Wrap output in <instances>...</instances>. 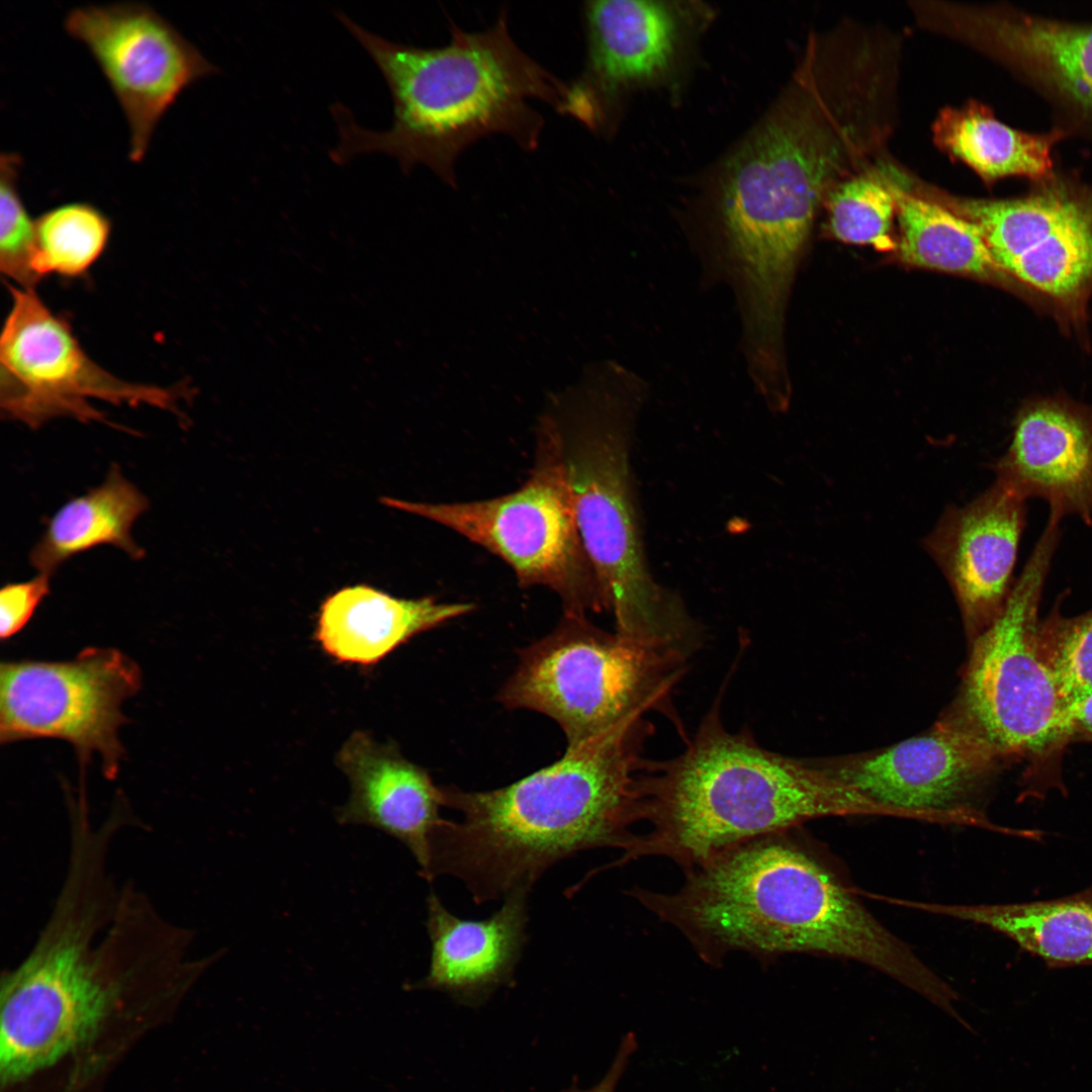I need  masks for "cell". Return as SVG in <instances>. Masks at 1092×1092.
I'll return each instance as SVG.
<instances>
[{
  "label": "cell",
  "instance_id": "cell-29",
  "mask_svg": "<svg viewBox=\"0 0 1092 1092\" xmlns=\"http://www.w3.org/2000/svg\"><path fill=\"white\" fill-rule=\"evenodd\" d=\"M1037 647L1066 708L1092 693V610L1076 617L1054 612L1038 623Z\"/></svg>",
  "mask_w": 1092,
  "mask_h": 1092
},
{
  "label": "cell",
  "instance_id": "cell-23",
  "mask_svg": "<svg viewBox=\"0 0 1092 1092\" xmlns=\"http://www.w3.org/2000/svg\"><path fill=\"white\" fill-rule=\"evenodd\" d=\"M932 134L942 152L970 167L988 187L1007 178L1030 183L1051 178L1060 165L1054 150L1068 139L1053 126L1043 132L1009 126L977 100L940 110Z\"/></svg>",
  "mask_w": 1092,
  "mask_h": 1092
},
{
  "label": "cell",
  "instance_id": "cell-5",
  "mask_svg": "<svg viewBox=\"0 0 1092 1092\" xmlns=\"http://www.w3.org/2000/svg\"><path fill=\"white\" fill-rule=\"evenodd\" d=\"M636 789L639 820L650 828L636 834L614 866L660 855L687 871L724 850L815 818L911 817L838 781L820 761L768 750L747 729L727 730L719 702L679 754L644 759Z\"/></svg>",
  "mask_w": 1092,
  "mask_h": 1092
},
{
  "label": "cell",
  "instance_id": "cell-3",
  "mask_svg": "<svg viewBox=\"0 0 1092 1092\" xmlns=\"http://www.w3.org/2000/svg\"><path fill=\"white\" fill-rule=\"evenodd\" d=\"M338 17L383 75L393 120L387 130H369L343 105L333 106L339 130V143L330 152L335 163L380 152L396 159L404 173L424 165L456 187V162L475 142L505 134L523 150L534 151L545 120L532 102H545L561 112L568 83L517 44L506 10L481 31L452 22L449 42L439 48L392 42L342 12Z\"/></svg>",
  "mask_w": 1092,
  "mask_h": 1092
},
{
  "label": "cell",
  "instance_id": "cell-11",
  "mask_svg": "<svg viewBox=\"0 0 1092 1092\" xmlns=\"http://www.w3.org/2000/svg\"><path fill=\"white\" fill-rule=\"evenodd\" d=\"M127 981L117 957L74 931L38 934L1 983L0 1074L21 1080L94 1034Z\"/></svg>",
  "mask_w": 1092,
  "mask_h": 1092
},
{
  "label": "cell",
  "instance_id": "cell-22",
  "mask_svg": "<svg viewBox=\"0 0 1092 1092\" xmlns=\"http://www.w3.org/2000/svg\"><path fill=\"white\" fill-rule=\"evenodd\" d=\"M474 608L471 603L401 599L366 584L351 585L324 601L314 637L339 662L373 665L412 637Z\"/></svg>",
  "mask_w": 1092,
  "mask_h": 1092
},
{
  "label": "cell",
  "instance_id": "cell-1",
  "mask_svg": "<svg viewBox=\"0 0 1092 1092\" xmlns=\"http://www.w3.org/2000/svg\"><path fill=\"white\" fill-rule=\"evenodd\" d=\"M798 81L729 161L715 232L698 251L706 274L734 294L742 345L759 354L785 344L787 303L819 205L878 149L876 122L855 93Z\"/></svg>",
  "mask_w": 1092,
  "mask_h": 1092
},
{
  "label": "cell",
  "instance_id": "cell-8",
  "mask_svg": "<svg viewBox=\"0 0 1092 1092\" xmlns=\"http://www.w3.org/2000/svg\"><path fill=\"white\" fill-rule=\"evenodd\" d=\"M1059 524L1049 519L1001 613L975 638L958 699L945 718L996 760L1043 753L1070 737L1066 705L1036 639Z\"/></svg>",
  "mask_w": 1092,
  "mask_h": 1092
},
{
  "label": "cell",
  "instance_id": "cell-16",
  "mask_svg": "<svg viewBox=\"0 0 1092 1092\" xmlns=\"http://www.w3.org/2000/svg\"><path fill=\"white\" fill-rule=\"evenodd\" d=\"M996 759L975 738L943 719L928 732L895 745L820 761L838 781L871 800L916 815L919 820L957 823L1009 833L965 806Z\"/></svg>",
  "mask_w": 1092,
  "mask_h": 1092
},
{
  "label": "cell",
  "instance_id": "cell-17",
  "mask_svg": "<svg viewBox=\"0 0 1092 1092\" xmlns=\"http://www.w3.org/2000/svg\"><path fill=\"white\" fill-rule=\"evenodd\" d=\"M1025 517V499L995 480L964 507H947L923 540L974 639L999 616L1013 587Z\"/></svg>",
  "mask_w": 1092,
  "mask_h": 1092
},
{
  "label": "cell",
  "instance_id": "cell-33",
  "mask_svg": "<svg viewBox=\"0 0 1092 1092\" xmlns=\"http://www.w3.org/2000/svg\"><path fill=\"white\" fill-rule=\"evenodd\" d=\"M1067 720L1070 737L1092 738V693L1067 708Z\"/></svg>",
  "mask_w": 1092,
  "mask_h": 1092
},
{
  "label": "cell",
  "instance_id": "cell-18",
  "mask_svg": "<svg viewBox=\"0 0 1092 1092\" xmlns=\"http://www.w3.org/2000/svg\"><path fill=\"white\" fill-rule=\"evenodd\" d=\"M994 469L995 480L1023 499H1044L1050 518L1076 515L1091 525L1092 405L1061 392L1026 398Z\"/></svg>",
  "mask_w": 1092,
  "mask_h": 1092
},
{
  "label": "cell",
  "instance_id": "cell-30",
  "mask_svg": "<svg viewBox=\"0 0 1092 1092\" xmlns=\"http://www.w3.org/2000/svg\"><path fill=\"white\" fill-rule=\"evenodd\" d=\"M21 157L0 156V269L18 287L34 289L41 281L33 269L35 219L25 208L18 190Z\"/></svg>",
  "mask_w": 1092,
  "mask_h": 1092
},
{
  "label": "cell",
  "instance_id": "cell-28",
  "mask_svg": "<svg viewBox=\"0 0 1092 1092\" xmlns=\"http://www.w3.org/2000/svg\"><path fill=\"white\" fill-rule=\"evenodd\" d=\"M827 229L837 240L888 251L892 238L896 199L884 163L837 183L826 195Z\"/></svg>",
  "mask_w": 1092,
  "mask_h": 1092
},
{
  "label": "cell",
  "instance_id": "cell-14",
  "mask_svg": "<svg viewBox=\"0 0 1092 1092\" xmlns=\"http://www.w3.org/2000/svg\"><path fill=\"white\" fill-rule=\"evenodd\" d=\"M114 93L129 128V158L140 162L178 96L218 69L166 18L136 2L86 5L65 17Z\"/></svg>",
  "mask_w": 1092,
  "mask_h": 1092
},
{
  "label": "cell",
  "instance_id": "cell-13",
  "mask_svg": "<svg viewBox=\"0 0 1092 1092\" xmlns=\"http://www.w3.org/2000/svg\"><path fill=\"white\" fill-rule=\"evenodd\" d=\"M141 687L139 665L115 648L88 647L68 661H2L0 742L65 740L83 765L98 753L113 779L124 754L121 707Z\"/></svg>",
  "mask_w": 1092,
  "mask_h": 1092
},
{
  "label": "cell",
  "instance_id": "cell-6",
  "mask_svg": "<svg viewBox=\"0 0 1092 1092\" xmlns=\"http://www.w3.org/2000/svg\"><path fill=\"white\" fill-rule=\"evenodd\" d=\"M648 389L634 372L610 364L541 422L556 442L579 535L616 633L690 658L704 643L703 627L649 569L632 475L633 433Z\"/></svg>",
  "mask_w": 1092,
  "mask_h": 1092
},
{
  "label": "cell",
  "instance_id": "cell-31",
  "mask_svg": "<svg viewBox=\"0 0 1092 1092\" xmlns=\"http://www.w3.org/2000/svg\"><path fill=\"white\" fill-rule=\"evenodd\" d=\"M51 590V576L6 583L0 590V637L9 640L25 628Z\"/></svg>",
  "mask_w": 1092,
  "mask_h": 1092
},
{
  "label": "cell",
  "instance_id": "cell-9",
  "mask_svg": "<svg viewBox=\"0 0 1092 1092\" xmlns=\"http://www.w3.org/2000/svg\"><path fill=\"white\" fill-rule=\"evenodd\" d=\"M918 192L976 224L1023 301L1090 348L1092 181L1059 165L1051 178L1006 198L959 197L925 183Z\"/></svg>",
  "mask_w": 1092,
  "mask_h": 1092
},
{
  "label": "cell",
  "instance_id": "cell-2",
  "mask_svg": "<svg viewBox=\"0 0 1092 1092\" xmlns=\"http://www.w3.org/2000/svg\"><path fill=\"white\" fill-rule=\"evenodd\" d=\"M637 713L511 785L484 792L441 787L444 819L430 838L428 882L452 876L476 904L529 893L552 866L599 847L627 851L639 821L637 777L653 726Z\"/></svg>",
  "mask_w": 1092,
  "mask_h": 1092
},
{
  "label": "cell",
  "instance_id": "cell-10",
  "mask_svg": "<svg viewBox=\"0 0 1092 1092\" xmlns=\"http://www.w3.org/2000/svg\"><path fill=\"white\" fill-rule=\"evenodd\" d=\"M381 502L450 529L497 556L520 586L554 592L564 614L608 611L579 535L556 442L541 422L533 466L516 490L469 502Z\"/></svg>",
  "mask_w": 1092,
  "mask_h": 1092
},
{
  "label": "cell",
  "instance_id": "cell-27",
  "mask_svg": "<svg viewBox=\"0 0 1092 1092\" xmlns=\"http://www.w3.org/2000/svg\"><path fill=\"white\" fill-rule=\"evenodd\" d=\"M110 235V219L91 203L68 202L48 209L35 218V274L40 280L50 275H86L104 253Z\"/></svg>",
  "mask_w": 1092,
  "mask_h": 1092
},
{
  "label": "cell",
  "instance_id": "cell-15",
  "mask_svg": "<svg viewBox=\"0 0 1092 1092\" xmlns=\"http://www.w3.org/2000/svg\"><path fill=\"white\" fill-rule=\"evenodd\" d=\"M938 31L992 59L1049 105L1053 127L1092 142V22L1012 6L944 4Z\"/></svg>",
  "mask_w": 1092,
  "mask_h": 1092
},
{
  "label": "cell",
  "instance_id": "cell-20",
  "mask_svg": "<svg viewBox=\"0 0 1092 1092\" xmlns=\"http://www.w3.org/2000/svg\"><path fill=\"white\" fill-rule=\"evenodd\" d=\"M337 763L351 784L348 802L337 810L338 822L371 826L394 837L424 871L431 835L444 820L441 787L394 744L379 743L362 731L346 740Z\"/></svg>",
  "mask_w": 1092,
  "mask_h": 1092
},
{
  "label": "cell",
  "instance_id": "cell-4",
  "mask_svg": "<svg viewBox=\"0 0 1092 1092\" xmlns=\"http://www.w3.org/2000/svg\"><path fill=\"white\" fill-rule=\"evenodd\" d=\"M786 832L724 850L689 869L671 893L630 894L716 965L732 951L823 953L893 975L907 945Z\"/></svg>",
  "mask_w": 1092,
  "mask_h": 1092
},
{
  "label": "cell",
  "instance_id": "cell-19",
  "mask_svg": "<svg viewBox=\"0 0 1092 1092\" xmlns=\"http://www.w3.org/2000/svg\"><path fill=\"white\" fill-rule=\"evenodd\" d=\"M582 10L585 62L580 75L568 82L560 113L599 129L625 88L669 65L676 26L660 2L587 1Z\"/></svg>",
  "mask_w": 1092,
  "mask_h": 1092
},
{
  "label": "cell",
  "instance_id": "cell-26",
  "mask_svg": "<svg viewBox=\"0 0 1092 1092\" xmlns=\"http://www.w3.org/2000/svg\"><path fill=\"white\" fill-rule=\"evenodd\" d=\"M885 172L896 199L898 251L903 262L986 280L1023 300L1021 290L998 266L976 224L906 188L891 165H885Z\"/></svg>",
  "mask_w": 1092,
  "mask_h": 1092
},
{
  "label": "cell",
  "instance_id": "cell-21",
  "mask_svg": "<svg viewBox=\"0 0 1092 1092\" xmlns=\"http://www.w3.org/2000/svg\"><path fill=\"white\" fill-rule=\"evenodd\" d=\"M527 893L505 898L484 920H465L450 913L431 892L427 929L432 943L428 975L411 990H438L459 1004L476 1007L513 980L526 942Z\"/></svg>",
  "mask_w": 1092,
  "mask_h": 1092
},
{
  "label": "cell",
  "instance_id": "cell-7",
  "mask_svg": "<svg viewBox=\"0 0 1092 1092\" xmlns=\"http://www.w3.org/2000/svg\"><path fill=\"white\" fill-rule=\"evenodd\" d=\"M688 660L602 630L586 616L564 614L550 634L521 651L498 699L508 708L554 720L567 746L650 711L665 715L682 732L671 694Z\"/></svg>",
  "mask_w": 1092,
  "mask_h": 1092
},
{
  "label": "cell",
  "instance_id": "cell-25",
  "mask_svg": "<svg viewBox=\"0 0 1092 1092\" xmlns=\"http://www.w3.org/2000/svg\"><path fill=\"white\" fill-rule=\"evenodd\" d=\"M148 508L147 497L113 465L100 485L71 498L48 520L30 551V564L52 576L73 556L101 545L142 559L145 550L133 540L131 528Z\"/></svg>",
  "mask_w": 1092,
  "mask_h": 1092
},
{
  "label": "cell",
  "instance_id": "cell-12",
  "mask_svg": "<svg viewBox=\"0 0 1092 1092\" xmlns=\"http://www.w3.org/2000/svg\"><path fill=\"white\" fill-rule=\"evenodd\" d=\"M8 287L11 305L0 338V406L8 419L30 429L61 417L109 424L91 399L148 404L181 416L178 401L188 387L118 378L86 354L70 324L34 289Z\"/></svg>",
  "mask_w": 1092,
  "mask_h": 1092
},
{
  "label": "cell",
  "instance_id": "cell-24",
  "mask_svg": "<svg viewBox=\"0 0 1092 1092\" xmlns=\"http://www.w3.org/2000/svg\"><path fill=\"white\" fill-rule=\"evenodd\" d=\"M932 913L985 925L1013 940L1049 968L1092 966V887L1044 901L996 905L904 902Z\"/></svg>",
  "mask_w": 1092,
  "mask_h": 1092
},
{
  "label": "cell",
  "instance_id": "cell-32",
  "mask_svg": "<svg viewBox=\"0 0 1092 1092\" xmlns=\"http://www.w3.org/2000/svg\"><path fill=\"white\" fill-rule=\"evenodd\" d=\"M636 1048L637 1041L635 1035L631 1032L626 1034L620 1043L609 1071L597 1085L589 1089L581 1090L574 1083L564 1092H616L618 1082L625 1072L629 1059Z\"/></svg>",
  "mask_w": 1092,
  "mask_h": 1092
}]
</instances>
